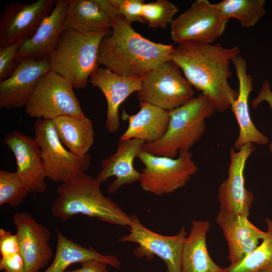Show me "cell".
<instances>
[{
	"mask_svg": "<svg viewBox=\"0 0 272 272\" xmlns=\"http://www.w3.org/2000/svg\"><path fill=\"white\" fill-rule=\"evenodd\" d=\"M240 52L236 46L225 48L219 44L185 41L177 44L170 60L194 89L209 98L216 111L222 112L230 109L238 95L228 80L232 75V60Z\"/></svg>",
	"mask_w": 272,
	"mask_h": 272,
	"instance_id": "obj_1",
	"label": "cell"
},
{
	"mask_svg": "<svg viewBox=\"0 0 272 272\" xmlns=\"http://www.w3.org/2000/svg\"><path fill=\"white\" fill-rule=\"evenodd\" d=\"M109 15L112 32L102 40L98 62L120 76L142 79L162 63L170 60L172 45L156 43L143 37L126 22L108 0H99Z\"/></svg>",
	"mask_w": 272,
	"mask_h": 272,
	"instance_id": "obj_2",
	"label": "cell"
},
{
	"mask_svg": "<svg viewBox=\"0 0 272 272\" xmlns=\"http://www.w3.org/2000/svg\"><path fill=\"white\" fill-rule=\"evenodd\" d=\"M100 184L86 173L62 183L51 208V214L65 222L82 214L110 224L129 227L130 216L102 192Z\"/></svg>",
	"mask_w": 272,
	"mask_h": 272,
	"instance_id": "obj_3",
	"label": "cell"
},
{
	"mask_svg": "<svg viewBox=\"0 0 272 272\" xmlns=\"http://www.w3.org/2000/svg\"><path fill=\"white\" fill-rule=\"evenodd\" d=\"M109 30L83 33L64 30L49 58L51 71L63 77L74 89L86 87L88 79L99 67V46Z\"/></svg>",
	"mask_w": 272,
	"mask_h": 272,
	"instance_id": "obj_4",
	"label": "cell"
},
{
	"mask_svg": "<svg viewBox=\"0 0 272 272\" xmlns=\"http://www.w3.org/2000/svg\"><path fill=\"white\" fill-rule=\"evenodd\" d=\"M216 111L209 98L201 94L169 111V121L164 135L158 141L146 143L143 150L152 154L175 158L189 151L202 137L206 121Z\"/></svg>",
	"mask_w": 272,
	"mask_h": 272,
	"instance_id": "obj_5",
	"label": "cell"
},
{
	"mask_svg": "<svg viewBox=\"0 0 272 272\" xmlns=\"http://www.w3.org/2000/svg\"><path fill=\"white\" fill-rule=\"evenodd\" d=\"M189 151L179 153L177 158L157 156L143 150L138 156L145 167L140 183L145 191L157 195L171 193L184 187L198 168Z\"/></svg>",
	"mask_w": 272,
	"mask_h": 272,
	"instance_id": "obj_6",
	"label": "cell"
},
{
	"mask_svg": "<svg viewBox=\"0 0 272 272\" xmlns=\"http://www.w3.org/2000/svg\"><path fill=\"white\" fill-rule=\"evenodd\" d=\"M71 84L51 71L36 83L24 106L30 117L52 120L63 115L86 116Z\"/></svg>",
	"mask_w": 272,
	"mask_h": 272,
	"instance_id": "obj_7",
	"label": "cell"
},
{
	"mask_svg": "<svg viewBox=\"0 0 272 272\" xmlns=\"http://www.w3.org/2000/svg\"><path fill=\"white\" fill-rule=\"evenodd\" d=\"M181 72L171 60L149 72L142 79L141 89L137 92L140 102L168 111L188 102L194 97V89Z\"/></svg>",
	"mask_w": 272,
	"mask_h": 272,
	"instance_id": "obj_8",
	"label": "cell"
},
{
	"mask_svg": "<svg viewBox=\"0 0 272 272\" xmlns=\"http://www.w3.org/2000/svg\"><path fill=\"white\" fill-rule=\"evenodd\" d=\"M34 130L47 178L63 183L86 173L91 166V156L88 154L78 156L67 150L60 142L51 120L37 119Z\"/></svg>",
	"mask_w": 272,
	"mask_h": 272,
	"instance_id": "obj_9",
	"label": "cell"
},
{
	"mask_svg": "<svg viewBox=\"0 0 272 272\" xmlns=\"http://www.w3.org/2000/svg\"><path fill=\"white\" fill-rule=\"evenodd\" d=\"M229 19L216 4L196 0L170 24L171 39L212 44L225 30Z\"/></svg>",
	"mask_w": 272,
	"mask_h": 272,
	"instance_id": "obj_10",
	"label": "cell"
},
{
	"mask_svg": "<svg viewBox=\"0 0 272 272\" xmlns=\"http://www.w3.org/2000/svg\"><path fill=\"white\" fill-rule=\"evenodd\" d=\"M130 217L129 233L118 241L138 244L139 246L133 250L137 257L149 260L156 255L165 262L167 272H181L182 248L187 236L185 227H182L175 235H163L146 227L137 215H131Z\"/></svg>",
	"mask_w": 272,
	"mask_h": 272,
	"instance_id": "obj_11",
	"label": "cell"
},
{
	"mask_svg": "<svg viewBox=\"0 0 272 272\" xmlns=\"http://www.w3.org/2000/svg\"><path fill=\"white\" fill-rule=\"evenodd\" d=\"M255 149L251 143L244 145L238 151L234 147L230 149L228 177L218 190L220 212L248 217L254 196L246 187L244 174L248 159Z\"/></svg>",
	"mask_w": 272,
	"mask_h": 272,
	"instance_id": "obj_12",
	"label": "cell"
},
{
	"mask_svg": "<svg viewBox=\"0 0 272 272\" xmlns=\"http://www.w3.org/2000/svg\"><path fill=\"white\" fill-rule=\"evenodd\" d=\"M57 0H37L31 4L12 3L0 17V47L26 40L35 33Z\"/></svg>",
	"mask_w": 272,
	"mask_h": 272,
	"instance_id": "obj_13",
	"label": "cell"
},
{
	"mask_svg": "<svg viewBox=\"0 0 272 272\" xmlns=\"http://www.w3.org/2000/svg\"><path fill=\"white\" fill-rule=\"evenodd\" d=\"M18 235L20 253L25 265V272H39L54 257L49 244L51 232L38 223L27 212H18L13 216Z\"/></svg>",
	"mask_w": 272,
	"mask_h": 272,
	"instance_id": "obj_14",
	"label": "cell"
},
{
	"mask_svg": "<svg viewBox=\"0 0 272 272\" xmlns=\"http://www.w3.org/2000/svg\"><path fill=\"white\" fill-rule=\"evenodd\" d=\"M2 143L13 152L17 163L16 172L28 191L45 192L47 177L41 150L34 138L14 131L6 134Z\"/></svg>",
	"mask_w": 272,
	"mask_h": 272,
	"instance_id": "obj_15",
	"label": "cell"
},
{
	"mask_svg": "<svg viewBox=\"0 0 272 272\" xmlns=\"http://www.w3.org/2000/svg\"><path fill=\"white\" fill-rule=\"evenodd\" d=\"M92 85L99 88L107 101L105 126L110 133L120 127L118 110L121 104L133 93L141 89L142 79L118 75L110 70L98 67L90 76Z\"/></svg>",
	"mask_w": 272,
	"mask_h": 272,
	"instance_id": "obj_16",
	"label": "cell"
},
{
	"mask_svg": "<svg viewBox=\"0 0 272 272\" xmlns=\"http://www.w3.org/2000/svg\"><path fill=\"white\" fill-rule=\"evenodd\" d=\"M51 71L49 59H23L8 79L0 81V108L24 107L37 81Z\"/></svg>",
	"mask_w": 272,
	"mask_h": 272,
	"instance_id": "obj_17",
	"label": "cell"
},
{
	"mask_svg": "<svg viewBox=\"0 0 272 272\" xmlns=\"http://www.w3.org/2000/svg\"><path fill=\"white\" fill-rule=\"evenodd\" d=\"M238 80V95L230 109L233 113L239 127L238 137L234 148L239 150L248 143L265 145L268 143V138L259 131L252 122L250 114L248 100L253 91V79L247 73V62L241 55L232 60Z\"/></svg>",
	"mask_w": 272,
	"mask_h": 272,
	"instance_id": "obj_18",
	"label": "cell"
},
{
	"mask_svg": "<svg viewBox=\"0 0 272 272\" xmlns=\"http://www.w3.org/2000/svg\"><path fill=\"white\" fill-rule=\"evenodd\" d=\"M248 218L221 212L216 217V223L227 243L230 264H235L244 259L266 235V232L252 224Z\"/></svg>",
	"mask_w": 272,
	"mask_h": 272,
	"instance_id": "obj_19",
	"label": "cell"
},
{
	"mask_svg": "<svg viewBox=\"0 0 272 272\" xmlns=\"http://www.w3.org/2000/svg\"><path fill=\"white\" fill-rule=\"evenodd\" d=\"M66 0H57L51 12L41 22L33 35L20 45L16 58L41 60L49 58L64 30Z\"/></svg>",
	"mask_w": 272,
	"mask_h": 272,
	"instance_id": "obj_20",
	"label": "cell"
},
{
	"mask_svg": "<svg viewBox=\"0 0 272 272\" xmlns=\"http://www.w3.org/2000/svg\"><path fill=\"white\" fill-rule=\"evenodd\" d=\"M146 142L132 139L119 141L115 153L103 159L101 163V170L96 178L101 183L111 177L115 179L108 187L107 191L114 193L121 186L139 181L141 172L133 166V160L142 151Z\"/></svg>",
	"mask_w": 272,
	"mask_h": 272,
	"instance_id": "obj_21",
	"label": "cell"
},
{
	"mask_svg": "<svg viewBox=\"0 0 272 272\" xmlns=\"http://www.w3.org/2000/svg\"><path fill=\"white\" fill-rule=\"evenodd\" d=\"M140 110L135 114L130 115L123 112L122 119L127 120L128 124L120 140L136 139L146 143L156 142L167 130L169 111L146 102H140Z\"/></svg>",
	"mask_w": 272,
	"mask_h": 272,
	"instance_id": "obj_22",
	"label": "cell"
},
{
	"mask_svg": "<svg viewBox=\"0 0 272 272\" xmlns=\"http://www.w3.org/2000/svg\"><path fill=\"white\" fill-rule=\"evenodd\" d=\"M210 229L207 221H193L189 234L184 242L181 272H225L211 257L207 246Z\"/></svg>",
	"mask_w": 272,
	"mask_h": 272,
	"instance_id": "obj_23",
	"label": "cell"
},
{
	"mask_svg": "<svg viewBox=\"0 0 272 272\" xmlns=\"http://www.w3.org/2000/svg\"><path fill=\"white\" fill-rule=\"evenodd\" d=\"M63 29L92 33L112 27L111 19L99 0H66Z\"/></svg>",
	"mask_w": 272,
	"mask_h": 272,
	"instance_id": "obj_24",
	"label": "cell"
},
{
	"mask_svg": "<svg viewBox=\"0 0 272 272\" xmlns=\"http://www.w3.org/2000/svg\"><path fill=\"white\" fill-rule=\"evenodd\" d=\"M57 244L53 259L43 272H65L69 266L76 263L89 260L104 261L119 268L120 262L115 256L102 254L91 246L86 248L67 238L56 230Z\"/></svg>",
	"mask_w": 272,
	"mask_h": 272,
	"instance_id": "obj_25",
	"label": "cell"
},
{
	"mask_svg": "<svg viewBox=\"0 0 272 272\" xmlns=\"http://www.w3.org/2000/svg\"><path fill=\"white\" fill-rule=\"evenodd\" d=\"M58 137L64 146L78 156H84L94 143L92 120L85 117L63 115L51 120Z\"/></svg>",
	"mask_w": 272,
	"mask_h": 272,
	"instance_id": "obj_26",
	"label": "cell"
},
{
	"mask_svg": "<svg viewBox=\"0 0 272 272\" xmlns=\"http://www.w3.org/2000/svg\"><path fill=\"white\" fill-rule=\"evenodd\" d=\"M264 0H223L215 4L225 17L237 19L244 27L255 25L265 15Z\"/></svg>",
	"mask_w": 272,
	"mask_h": 272,
	"instance_id": "obj_27",
	"label": "cell"
},
{
	"mask_svg": "<svg viewBox=\"0 0 272 272\" xmlns=\"http://www.w3.org/2000/svg\"><path fill=\"white\" fill-rule=\"evenodd\" d=\"M264 222L266 235L261 243L239 262L224 268L225 272H256L272 262V219Z\"/></svg>",
	"mask_w": 272,
	"mask_h": 272,
	"instance_id": "obj_28",
	"label": "cell"
},
{
	"mask_svg": "<svg viewBox=\"0 0 272 272\" xmlns=\"http://www.w3.org/2000/svg\"><path fill=\"white\" fill-rule=\"evenodd\" d=\"M178 7L167 0H157L145 3L142 17L150 28H166L171 24L178 13Z\"/></svg>",
	"mask_w": 272,
	"mask_h": 272,
	"instance_id": "obj_29",
	"label": "cell"
},
{
	"mask_svg": "<svg viewBox=\"0 0 272 272\" xmlns=\"http://www.w3.org/2000/svg\"><path fill=\"white\" fill-rule=\"evenodd\" d=\"M28 192L16 172L0 170V206L18 207Z\"/></svg>",
	"mask_w": 272,
	"mask_h": 272,
	"instance_id": "obj_30",
	"label": "cell"
},
{
	"mask_svg": "<svg viewBox=\"0 0 272 272\" xmlns=\"http://www.w3.org/2000/svg\"><path fill=\"white\" fill-rule=\"evenodd\" d=\"M129 24L133 22L145 23L142 17L144 4L143 0H108Z\"/></svg>",
	"mask_w": 272,
	"mask_h": 272,
	"instance_id": "obj_31",
	"label": "cell"
},
{
	"mask_svg": "<svg viewBox=\"0 0 272 272\" xmlns=\"http://www.w3.org/2000/svg\"><path fill=\"white\" fill-rule=\"evenodd\" d=\"M23 41L0 47V81L9 78L17 68L19 62L16 55Z\"/></svg>",
	"mask_w": 272,
	"mask_h": 272,
	"instance_id": "obj_32",
	"label": "cell"
},
{
	"mask_svg": "<svg viewBox=\"0 0 272 272\" xmlns=\"http://www.w3.org/2000/svg\"><path fill=\"white\" fill-rule=\"evenodd\" d=\"M20 253L19 241L17 233L0 229V254L1 258Z\"/></svg>",
	"mask_w": 272,
	"mask_h": 272,
	"instance_id": "obj_33",
	"label": "cell"
},
{
	"mask_svg": "<svg viewBox=\"0 0 272 272\" xmlns=\"http://www.w3.org/2000/svg\"><path fill=\"white\" fill-rule=\"evenodd\" d=\"M0 269L3 272H25V265L20 253L1 258Z\"/></svg>",
	"mask_w": 272,
	"mask_h": 272,
	"instance_id": "obj_34",
	"label": "cell"
},
{
	"mask_svg": "<svg viewBox=\"0 0 272 272\" xmlns=\"http://www.w3.org/2000/svg\"><path fill=\"white\" fill-rule=\"evenodd\" d=\"M264 101L268 103L272 110V91L270 82L267 80L263 82L257 96L251 101V106L253 108H256L262 102ZM269 148L272 153V141Z\"/></svg>",
	"mask_w": 272,
	"mask_h": 272,
	"instance_id": "obj_35",
	"label": "cell"
},
{
	"mask_svg": "<svg viewBox=\"0 0 272 272\" xmlns=\"http://www.w3.org/2000/svg\"><path fill=\"white\" fill-rule=\"evenodd\" d=\"M81 266L65 272H108L107 263L97 260H86L80 263Z\"/></svg>",
	"mask_w": 272,
	"mask_h": 272,
	"instance_id": "obj_36",
	"label": "cell"
},
{
	"mask_svg": "<svg viewBox=\"0 0 272 272\" xmlns=\"http://www.w3.org/2000/svg\"><path fill=\"white\" fill-rule=\"evenodd\" d=\"M256 272H272V262Z\"/></svg>",
	"mask_w": 272,
	"mask_h": 272,
	"instance_id": "obj_37",
	"label": "cell"
}]
</instances>
